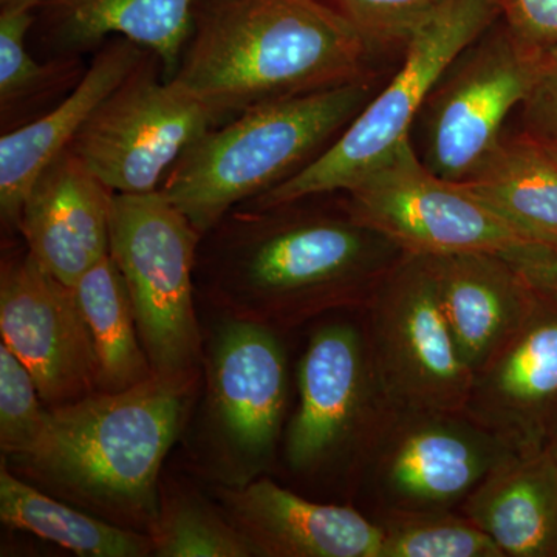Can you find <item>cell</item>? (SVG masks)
<instances>
[{
	"instance_id": "obj_1",
	"label": "cell",
	"mask_w": 557,
	"mask_h": 557,
	"mask_svg": "<svg viewBox=\"0 0 557 557\" xmlns=\"http://www.w3.org/2000/svg\"><path fill=\"white\" fill-rule=\"evenodd\" d=\"M370 50L325 0H199L170 81L220 126L259 106L366 78Z\"/></svg>"
},
{
	"instance_id": "obj_2",
	"label": "cell",
	"mask_w": 557,
	"mask_h": 557,
	"mask_svg": "<svg viewBox=\"0 0 557 557\" xmlns=\"http://www.w3.org/2000/svg\"><path fill=\"white\" fill-rule=\"evenodd\" d=\"M211 269L219 287L284 318L368 304L405 256L379 231L348 214L296 203L255 208L220 222Z\"/></svg>"
},
{
	"instance_id": "obj_3",
	"label": "cell",
	"mask_w": 557,
	"mask_h": 557,
	"mask_svg": "<svg viewBox=\"0 0 557 557\" xmlns=\"http://www.w3.org/2000/svg\"><path fill=\"white\" fill-rule=\"evenodd\" d=\"M370 97L362 78L247 110L197 139L160 190L203 236L233 209L309 166Z\"/></svg>"
},
{
	"instance_id": "obj_4",
	"label": "cell",
	"mask_w": 557,
	"mask_h": 557,
	"mask_svg": "<svg viewBox=\"0 0 557 557\" xmlns=\"http://www.w3.org/2000/svg\"><path fill=\"white\" fill-rule=\"evenodd\" d=\"M188 375H152L49 409L28 460L61 485L126 511L157 512V480L177 437Z\"/></svg>"
},
{
	"instance_id": "obj_5",
	"label": "cell",
	"mask_w": 557,
	"mask_h": 557,
	"mask_svg": "<svg viewBox=\"0 0 557 557\" xmlns=\"http://www.w3.org/2000/svg\"><path fill=\"white\" fill-rule=\"evenodd\" d=\"M500 16L494 0H445L405 44L406 57L391 83L318 159L276 188L252 200L255 208L350 189L409 139L410 126L442 76Z\"/></svg>"
},
{
	"instance_id": "obj_6",
	"label": "cell",
	"mask_w": 557,
	"mask_h": 557,
	"mask_svg": "<svg viewBox=\"0 0 557 557\" xmlns=\"http://www.w3.org/2000/svg\"><path fill=\"white\" fill-rule=\"evenodd\" d=\"M201 234L161 190L113 194L110 256L129 292L153 373L188 375L200 354L193 270Z\"/></svg>"
},
{
	"instance_id": "obj_7",
	"label": "cell",
	"mask_w": 557,
	"mask_h": 557,
	"mask_svg": "<svg viewBox=\"0 0 557 557\" xmlns=\"http://www.w3.org/2000/svg\"><path fill=\"white\" fill-rule=\"evenodd\" d=\"M366 307L370 361L388 408L465 410L474 373L450 336L426 256H403Z\"/></svg>"
},
{
	"instance_id": "obj_8",
	"label": "cell",
	"mask_w": 557,
	"mask_h": 557,
	"mask_svg": "<svg viewBox=\"0 0 557 557\" xmlns=\"http://www.w3.org/2000/svg\"><path fill=\"white\" fill-rule=\"evenodd\" d=\"M515 454L465 410L388 406L362 450L380 512L454 509Z\"/></svg>"
},
{
	"instance_id": "obj_9",
	"label": "cell",
	"mask_w": 557,
	"mask_h": 557,
	"mask_svg": "<svg viewBox=\"0 0 557 557\" xmlns=\"http://www.w3.org/2000/svg\"><path fill=\"white\" fill-rule=\"evenodd\" d=\"M212 127L207 109L164 78L148 51L69 150L113 194L137 196L160 190L180 157Z\"/></svg>"
},
{
	"instance_id": "obj_10",
	"label": "cell",
	"mask_w": 557,
	"mask_h": 557,
	"mask_svg": "<svg viewBox=\"0 0 557 557\" xmlns=\"http://www.w3.org/2000/svg\"><path fill=\"white\" fill-rule=\"evenodd\" d=\"M346 193L348 214L405 255H502L525 242L463 182L429 170L409 139Z\"/></svg>"
},
{
	"instance_id": "obj_11",
	"label": "cell",
	"mask_w": 557,
	"mask_h": 557,
	"mask_svg": "<svg viewBox=\"0 0 557 557\" xmlns=\"http://www.w3.org/2000/svg\"><path fill=\"white\" fill-rule=\"evenodd\" d=\"M468 53L426 102V164L453 182L471 178L500 145L505 120L525 101L542 54L507 27L472 44Z\"/></svg>"
},
{
	"instance_id": "obj_12",
	"label": "cell",
	"mask_w": 557,
	"mask_h": 557,
	"mask_svg": "<svg viewBox=\"0 0 557 557\" xmlns=\"http://www.w3.org/2000/svg\"><path fill=\"white\" fill-rule=\"evenodd\" d=\"M298 388L285 442L295 471H313L350 445L362 453L387 409L366 335L350 324L325 325L311 336Z\"/></svg>"
},
{
	"instance_id": "obj_13",
	"label": "cell",
	"mask_w": 557,
	"mask_h": 557,
	"mask_svg": "<svg viewBox=\"0 0 557 557\" xmlns=\"http://www.w3.org/2000/svg\"><path fill=\"white\" fill-rule=\"evenodd\" d=\"M0 333L32 373L47 408L97 392V355L75 289L51 276L30 252L3 265Z\"/></svg>"
},
{
	"instance_id": "obj_14",
	"label": "cell",
	"mask_w": 557,
	"mask_h": 557,
	"mask_svg": "<svg viewBox=\"0 0 557 557\" xmlns=\"http://www.w3.org/2000/svg\"><path fill=\"white\" fill-rule=\"evenodd\" d=\"M465 412L516 453L545 448L557 418V300L541 295L519 332L474 373Z\"/></svg>"
},
{
	"instance_id": "obj_15",
	"label": "cell",
	"mask_w": 557,
	"mask_h": 557,
	"mask_svg": "<svg viewBox=\"0 0 557 557\" xmlns=\"http://www.w3.org/2000/svg\"><path fill=\"white\" fill-rule=\"evenodd\" d=\"M113 193L65 150L40 172L22 207L28 252L67 287L110 255Z\"/></svg>"
},
{
	"instance_id": "obj_16",
	"label": "cell",
	"mask_w": 557,
	"mask_h": 557,
	"mask_svg": "<svg viewBox=\"0 0 557 557\" xmlns=\"http://www.w3.org/2000/svg\"><path fill=\"white\" fill-rule=\"evenodd\" d=\"M426 258L458 354L479 372L525 324L539 293L497 252Z\"/></svg>"
},
{
	"instance_id": "obj_17",
	"label": "cell",
	"mask_w": 557,
	"mask_h": 557,
	"mask_svg": "<svg viewBox=\"0 0 557 557\" xmlns=\"http://www.w3.org/2000/svg\"><path fill=\"white\" fill-rule=\"evenodd\" d=\"M148 50L127 39L102 44L70 94L53 109L0 138V211L11 226L20 223L25 197L40 172L65 152L101 102L134 72Z\"/></svg>"
},
{
	"instance_id": "obj_18",
	"label": "cell",
	"mask_w": 557,
	"mask_h": 557,
	"mask_svg": "<svg viewBox=\"0 0 557 557\" xmlns=\"http://www.w3.org/2000/svg\"><path fill=\"white\" fill-rule=\"evenodd\" d=\"M211 381L219 420L231 442L248 457L269 456L287 405V362L276 336L255 322L223 329Z\"/></svg>"
},
{
	"instance_id": "obj_19",
	"label": "cell",
	"mask_w": 557,
	"mask_h": 557,
	"mask_svg": "<svg viewBox=\"0 0 557 557\" xmlns=\"http://www.w3.org/2000/svg\"><path fill=\"white\" fill-rule=\"evenodd\" d=\"M239 530L270 557H380L376 522L350 507L321 505L262 479L230 494Z\"/></svg>"
},
{
	"instance_id": "obj_20",
	"label": "cell",
	"mask_w": 557,
	"mask_h": 557,
	"mask_svg": "<svg viewBox=\"0 0 557 557\" xmlns=\"http://www.w3.org/2000/svg\"><path fill=\"white\" fill-rule=\"evenodd\" d=\"M460 511L505 557H557V460L545 448L518 453L494 468Z\"/></svg>"
},
{
	"instance_id": "obj_21",
	"label": "cell",
	"mask_w": 557,
	"mask_h": 557,
	"mask_svg": "<svg viewBox=\"0 0 557 557\" xmlns=\"http://www.w3.org/2000/svg\"><path fill=\"white\" fill-rule=\"evenodd\" d=\"M199 0H46L47 40L60 58H76L109 38L137 44L159 58L171 79L193 28Z\"/></svg>"
},
{
	"instance_id": "obj_22",
	"label": "cell",
	"mask_w": 557,
	"mask_h": 557,
	"mask_svg": "<svg viewBox=\"0 0 557 557\" xmlns=\"http://www.w3.org/2000/svg\"><path fill=\"white\" fill-rule=\"evenodd\" d=\"M520 239L557 244V157L520 134L463 182Z\"/></svg>"
},
{
	"instance_id": "obj_23",
	"label": "cell",
	"mask_w": 557,
	"mask_h": 557,
	"mask_svg": "<svg viewBox=\"0 0 557 557\" xmlns=\"http://www.w3.org/2000/svg\"><path fill=\"white\" fill-rule=\"evenodd\" d=\"M73 289L97 355L98 391H126L156 375L139 338L126 282L112 256L91 267Z\"/></svg>"
},
{
	"instance_id": "obj_24",
	"label": "cell",
	"mask_w": 557,
	"mask_h": 557,
	"mask_svg": "<svg viewBox=\"0 0 557 557\" xmlns=\"http://www.w3.org/2000/svg\"><path fill=\"white\" fill-rule=\"evenodd\" d=\"M0 519L78 556L143 557L153 553L152 539L110 525L62 505L0 469Z\"/></svg>"
},
{
	"instance_id": "obj_25",
	"label": "cell",
	"mask_w": 557,
	"mask_h": 557,
	"mask_svg": "<svg viewBox=\"0 0 557 557\" xmlns=\"http://www.w3.org/2000/svg\"><path fill=\"white\" fill-rule=\"evenodd\" d=\"M380 557H505L485 531L453 509L380 512Z\"/></svg>"
},
{
	"instance_id": "obj_26",
	"label": "cell",
	"mask_w": 557,
	"mask_h": 557,
	"mask_svg": "<svg viewBox=\"0 0 557 557\" xmlns=\"http://www.w3.org/2000/svg\"><path fill=\"white\" fill-rule=\"evenodd\" d=\"M33 21L32 9L11 7L0 11V108L3 119L11 110L28 104L79 72L76 58H57L50 64H40L32 57L25 39Z\"/></svg>"
},
{
	"instance_id": "obj_27",
	"label": "cell",
	"mask_w": 557,
	"mask_h": 557,
	"mask_svg": "<svg viewBox=\"0 0 557 557\" xmlns=\"http://www.w3.org/2000/svg\"><path fill=\"white\" fill-rule=\"evenodd\" d=\"M152 544L161 557L260 556L244 531L194 504L175 505L163 515Z\"/></svg>"
},
{
	"instance_id": "obj_28",
	"label": "cell",
	"mask_w": 557,
	"mask_h": 557,
	"mask_svg": "<svg viewBox=\"0 0 557 557\" xmlns=\"http://www.w3.org/2000/svg\"><path fill=\"white\" fill-rule=\"evenodd\" d=\"M49 421L38 386L5 344H0V446L27 458L42 440Z\"/></svg>"
},
{
	"instance_id": "obj_29",
	"label": "cell",
	"mask_w": 557,
	"mask_h": 557,
	"mask_svg": "<svg viewBox=\"0 0 557 557\" xmlns=\"http://www.w3.org/2000/svg\"><path fill=\"white\" fill-rule=\"evenodd\" d=\"M339 11L370 49L408 42L412 33L445 0H325Z\"/></svg>"
},
{
	"instance_id": "obj_30",
	"label": "cell",
	"mask_w": 557,
	"mask_h": 557,
	"mask_svg": "<svg viewBox=\"0 0 557 557\" xmlns=\"http://www.w3.org/2000/svg\"><path fill=\"white\" fill-rule=\"evenodd\" d=\"M522 135L557 157V47L539 60L536 78L522 102Z\"/></svg>"
},
{
	"instance_id": "obj_31",
	"label": "cell",
	"mask_w": 557,
	"mask_h": 557,
	"mask_svg": "<svg viewBox=\"0 0 557 557\" xmlns=\"http://www.w3.org/2000/svg\"><path fill=\"white\" fill-rule=\"evenodd\" d=\"M505 27L527 49L557 47V0H494Z\"/></svg>"
},
{
	"instance_id": "obj_32",
	"label": "cell",
	"mask_w": 557,
	"mask_h": 557,
	"mask_svg": "<svg viewBox=\"0 0 557 557\" xmlns=\"http://www.w3.org/2000/svg\"><path fill=\"white\" fill-rule=\"evenodd\" d=\"M502 256L531 288L557 300V244L520 242Z\"/></svg>"
},
{
	"instance_id": "obj_33",
	"label": "cell",
	"mask_w": 557,
	"mask_h": 557,
	"mask_svg": "<svg viewBox=\"0 0 557 557\" xmlns=\"http://www.w3.org/2000/svg\"><path fill=\"white\" fill-rule=\"evenodd\" d=\"M46 0H0L2 9H11V7H22V9L35 10L36 7L42 5Z\"/></svg>"
},
{
	"instance_id": "obj_34",
	"label": "cell",
	"mask_w": 557,
	"mask_h": 557,
	"mask_svg": "<svg viewBox=\"0 0 557 557\" xmlns=\"http://www.w3.org/2000/svg\"><path fill=\"white\" fill-rule=\"evenodd\" d=\"M547 448L552 450L553 456L557 460V418L555 424H553L552 432H549Z\"/></svg>"
}]
</instances>
